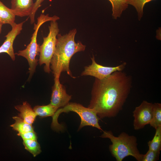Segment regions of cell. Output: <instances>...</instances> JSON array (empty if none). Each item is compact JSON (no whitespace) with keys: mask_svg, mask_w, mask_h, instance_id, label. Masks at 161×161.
Instances as JSON below:
<instances>
[{"mask_svg":"<svg viewBox=\"0 0 161 161\" xmlns=\"http://www.w3.org/2000/svg\"><path fill=\"white\" fill-rule=\"evenodd\" d=\"M103 131L100 137L110 140L112 144L109 146V151L116 161H122L126 157L131 156L137 161H142L143 154H140L138 149L135 136L123 132L116 137L111 131Z\"/></svg>","mask_w":161,"mask_h":161,"instance_id":"obj_3","label":"cell"},{"mask_svg":"<svg viewBox=\"0 0 161 161\" xmlns=\"http://www.w3.org/2000/svg\"><path fill=\"white\" fill-rule=\"evenodd\" d=\"M15 120L14 123L10 125V126L18 133H22L28 131H34L32 125L25 122L18 116L13 117Z\"/></svg>","mask_w":161,"mask_h":161,"instance_id":"obj_15","label":"cell"},{"mask_svg":"<svg viewBox=\"0 0 161 161\" xmlns=\"http://www.w3.org/2000/svg\"><path fill=\"white\" fill-rule=\"evenodd\" d=\"M152 105L151 103L143 100L139 106L135 107L133 112L135 130L141 129L149 124L152 118Z\"/></svg>","mask_w":161,"mask_h":161,"instance_id":"obj_8","label":"cell"},{"mask_svg":"<svg viewBox=\"0 0 161 161\" xmlns=\"http://www.w3.org/2000/svg\"><path fill=\"white\" fill-rule=\"evenodd\" d=\"M131 76L117 71L106 78H95L88 107L97 112L100 119L114 117L122 110L131 88Z\"/></svg>","mask_w":161,"mask_h":161,"instance_id":"obj_1","label":"cell"},{"mask_svg":"<svg viewBox=\"0 0 161 161\" xmlns=\"http://www.w3.org/2000/svg\"><path fill=\"white\" fill-rule=\"evenodd\" d=\"M152 115L151 120L149 123L151 126L155 129L161 126V104L158 103H153Z\"/></svg>","mask_w":161,"mask_h":161,"instance_id":"obj_17","label":"cell"},{"mask_svg":"<svg viewBox=\"0 0 161 161\" xmlns=\"http://www.w3.org/2000/svg\"><path fill=\"white\" fill-rule=\"evenodd\" d=\"M44 0H36L35 2L34 3V7L32 10L31 14L29 16L31 24H33L34 23L35 15L36 12L39 8L41 7V4Z\"/></svg>","mask_w":161,"mask_h":161,"instance_id":"obj_22","label":"cell"},{"mask_svg":"<svg viewBox=\"0 0 161 161\" xmlns=\"http://www.w3.org/2000/svg\"><path fill=\"white\" fill-rule=\"evenodd\" d=\"M76 29L70 30L68 33L62 35L58 34L56 49L52 58L50 68L54 78H59L62 72H66L73 78L69 69V63L72 56L77 52L84 51L86 46L80 41L76 42L75 38Z\"/></svg>","mask_w":161,"mask_h":161,"instance_id":"obj_2","label":"cell"},{"mask_svg":"<svg viewBox=\"0 0 161 161\" xmlns=\"http://www.w3.org/2000/svg\"><path fill=\"white\" fill-rule=\"evenodd\" d=\"M11 3L13 13L20 17L29 16L34 5L33 0H11Z\"/></svg>","mask_w":161,"mask_h":161,"instance_id":"obj_11","label":"cell"},{"mask_svg":"<svg viewBox=\"0 0 161 161\" xmlns=\"http://www.w3.org/2000/svg\"><path fill=\"white\" fill-rule=\"evenodd\" d=\"M73 112L77 113L81 118V123L79 129L86 126H90L103 131L99 123L98 117L96 112L93 109L86 107L81 104L76 103H69L64 107L60 108L56 111L52 117L51 127L56 131H61L64 127L58 122L59 115L62 113Z\"/></svg>","mask_w":161,"mask_h":161,"instance_id":"obj_4","label":"cell"},{"mask_svg":"<svg viewBox=\"0 0 161 161\" xmlns=\"http://www.w3.org/2000/svg\"><path fill=\"white\" fill-rule=\"evenodd\" d=\"M33 110L37 116L45 117H52L57 109L50 103L46 105L35 106Z\"/></svg>","mask_w":161,"mask_h":161,"instance_id":"obj_16","label":"cell"},{"mask_svg":"<svg viewBox=\"0 0 161 161\" xmlns=\"http://www.w3.org/2000/svg\"><path fill=\"white\" fill-rule=\"evenodd\" d=\"M17 135L20 136L23 140H37L36 134L34 131L27 132L22 133H18Z\"/></svg>","mask_w":161,"mask_h":161,"instance_id":"obj_23","label":"cell"},{"mask_svg":"<svg viewBox=\"0 0 161 161\" xmlns=\"http://www.w3.org/2000/svg\"><path fill=\"white\" fill-rule=\"evenodd\" d=\"M129 5L134 7L136 9L139 21L141 20L143 16V8L145 4L148 2L154 0H126Z\"/></svg>","mask_w":161,"mask_h":161,"instance_id":"obj_20","label":"cell"},{"mask_svg":"<svg viewBox=\"0 0 161 161\" xmlns=\"http://www.w3.org/2000/svg\"><path fill=\"white\" fill-rule=\"evenodd\" d=\"M49 33L47 37H43L42 44L40 46L38 63L40 65L45 64L44 70L49 73L51 71L50 62L56 49L57 35L59 29L56 21H51L49 26Z\"/></svg>","mask_w":161,"mask_h":161,"instance_id":"obj_6","label":"cell"},{"mask_svg":"<svg viewBox=\"0 0 161 161\" xmlns=\"http://www.w3.org/2000/svg\"><path fill=\"white\" fill-rule=\"evenodd\" d=\"M37 24L35 23L33 29L34 31L32 34L30 44L26 48L22 50H19L15 54L25 58L27 60L29 65V80L31 78L35 71L38 60L36 56L39 55L40 45L37 43V37L39 29L44 23L51 21L52 18L48 14H41L37 18Z\"/></svg>","mask_w":161,"mask_h":161,"instance_id":"obj_5","label":"cell"},{"mask_svg":"<svg viewBox=\"0 0 161 161\" xmlns=\"http://www.w3.org/2000/svg\"><path fill=\"white\" fill-rule=\"evenodd\" d=\"M15 16L11 8L7 7L0 0V23L3 25L8 24L12 27L15 23Z\"/></svg>","mask_w":161,"mask_h":161,"instance_id":"obj_13","label":"cell"},{"mask_svg":"<svg viewBox=\"0 0 161 161\" xmlns=\"http://www.w3.org/2000/svg\"><path fill=\"white\" fill-rule=\"evenodd\" d=\"M15 108L19 112L18 116L26 123L32 125L37 115L27 102H24L22 104L17 105L15 106Z\"/></svg>","mask_w":161,"mask_h":161,"instance_id":"obj_12","label":"cell"},{"mask_svg":"<svg viewBox=\"0 0 161 161\" xmlns=\"http://www.w3.org/2000/svg\"><path fill=\"white\" fill-rule=\"evenodd\" d=\"M3 24L0 23V34L1 33L2 31V27Z\"/></svg>","mask_w":161,"mask_h":161,"instance_id":"obj_24","label":"cell"},{"mask_svg":"<svg viewBox=\"0 0 161 161\" xmlns=\"http://www.w3.org/2000/svg\"><path fill=\"white\" fill-rule=\"evenodd\" d=\"M108 0L112 4V15L114 19L120 17L123 11L127 8L129 6L126 0Z\"/></svg>","mask_w":161,"mask_h":161,"instance_id":"obj_14","label":"cell"},{"mask_svg":"<svg viewBox=\"0 0 161 161\" xmlns=\"http://www.w3.org/2000/svg\"><path fill=\"white\" fill-rule=\"evenodd\" d=\"M91 59L92 64L85 67L81 75L92 76L100 80L106 78L115 72L123 71L126 65V63L124 62L116 66H106L97 63L93 55Z\"/></svg>","mask_w":161,"mask_h":161,"instance_id":"obj_7","label":"cell"},{"mask_svg":"<svg viewBox=\"0 0 161 161\" xmlns=\"http://www.w3.org/2000/svg\"><path fill=\"white\" fill-rule=\"evenodd\" d=\"M50 103L57 109L67 105L72 96L68 94L64 86L61 83L59 78H54Z\"/></svg>","mask_w":161,"mask_h":161,"instance_id":"obj_9","label":"cell"},{"mask_svg":"<svg viewBox=\"0 0 161 161\" xmlns=\"http://www.w3.org/2000/svg\"><path fill=\"white\" fill-rule=\"evenodd\" d=\"M160 152L148 149L145 154H143L142 161H156L159 160Z\"/></svg>","mask_w":161,"mask_h":161,"instance_id":"obj_21","label":"cell"},{"mask_svg":"<svg viewBox=\"0 0 161 161\" xmlns=\"http://www.w3.org/2000/svg\"><path fill=\"white\" fill-rule=\"evenodd\" d=\"M155 133L153 139L148 142L149 149L160 152L161 150V126L155 129Z\"/></svg>","mask_w":161,"mask_h":161,"instance_id":"obj_18","label":"cell"},{"mask_svg":"<svg viewBox=\"0 0 161 161\" xmlns=\"http://www.w3.org/2000/svg\"><path fill=\"white\" fill-rule=\"evenodd\" d=\"M23 143L25 149L31 153L34 157L41 151L40 144L37 140L24 139Z\"/></svg>","mask_w":161,"mask_h":161,"instance_id":"obj_19","label":"cell"},{"mask_svg":"<svg viewBox=\"0 0 161 161\" xmlns=\"http://www.w3.org/2000/svg\"><path fill=\"white\" fill-rule=\"evenodd\" d=\"M26 21L18 24L15 23L11 27V30L5 36L6 39L0 47V53H7L13 61L15 59V54L13 48V42L17 36L21 33L23 24Z\"/></svg>","mask_w":161,"mask_h":161,"instance_id":"obj_10","label":"cell"}]
</instances>
